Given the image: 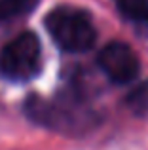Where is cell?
<instances>
[{"mask_svg": "<svg viewBox=\"0 0 148 150\" xmlns=\"http://www.w3.org/2000/svg\"><path fill=\"white\" fill-rule=\"evenodd\" d=\"M127 101H129L127 105L133 108V112L148 114V84H142L137 91H133Z\"/></svg>", "mask_w": 148, "mask_h": 150, "instance_id": "7", "label": "cell"}, {"mask_svg": "<svg viewBox=\"0 0 148 150\" xmlns=\"http://www.w3.org/2000/svg\"><path fill=\"white\" fill-rule=\"evenodd\" d=\"M97 63H99L101 70L108 76V80L120 86L133 82L141 72L139 55L125 42L106 44L97 55Z\"/></svg>", "mask_w": 148, "mask_h": 150, "instance_id": "3", "label": "cell"}, {"mask_svg": "<svg viewBox=\"0 0 148 150\" xmlns=\"http://www.w3.org/2000/svg\"><path fill=\"white\" fill-rule=\"evenodd\" d=\"M34 0H0V23H6L30 11Z\"/></svg>", "mask_w": 148, "mask_h": 150, "instance_id": "6", "label": "cell"}, {"mask_svg": "<svg viewBox=\"0 0 148 150\" xmlns=\"http://www.w3.org/2000/svg\"><path fill=\"white\" fill-rule=\"evenodd\" d=\"M25 110L30 116V120L48 129H55V131H74L80 122H85V118H78L76 112L67 110V106L46 101L36 95L27 99Z\"/></svg>", "mask_w": 148, "mask_h": 150, "instance_id": "4", "label": "cell"}, {"mask_svg": "<svg viewBox=\"0 0 148 150\" xmlns=\"http://www.w3.org/2000/svg\"><path fill=\"white\" fill-rule=\"evenodd\" d=\"M42 69V48L34 33H21L0 50V72L8 80L27 82Z\"/></svg>", "mask_w": 148, "mask_h": 150, "instance_id": "2", "label": "cell"}, {"mask_svg": "<svg viewBox=\"0 0 148 150\" xmlns=\"http://www.w3.org/2000/svg\"><path fill=\"white\" fill-rule=\"evenodd\" d=\"M46 29L53 42L68 53H84L97 40L89 13L74 6L53 8L46 17Z\"/></svg>", "mask_w": 148, "mask_h": 150, "instance_id": "1", "label": "cell"}, {"mask_svg": "<svg viewBox=\"0 0 148 150\" xmlns=\"http://www.w3.org/2000/svg\"><path fill=\"white\" fill-rule=\"evenodd\" d=\"M116 6L125 19L148 25V0H116Z\"/></svg>", "mask_w": 148, "mask_h": 150, "instance_id": "5", "label": "cell"}]
</instances>
